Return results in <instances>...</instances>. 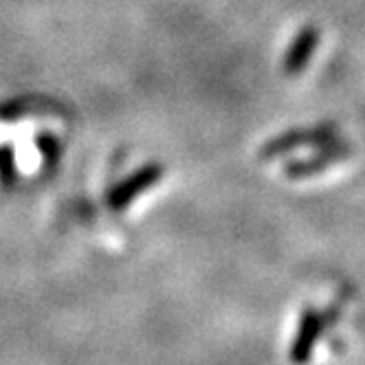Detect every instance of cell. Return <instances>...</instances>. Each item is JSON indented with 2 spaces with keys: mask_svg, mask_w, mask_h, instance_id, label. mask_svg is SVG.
I'll return each instance as SVG.
<instances>
[{
  "mask_svg": "<svg viewBox=\"0 0 365 365\" xmlns=\"http://www.w3.org/2000/svg\"><path fill=\"white\" fill-rule=\"evenodd\" d=\"M168 180V168L156 161L128 165L106 180L101 200L110 214H135L145 200L154 198L161 187H165Z\"/></svg>",
  "mask_w": 365,
  "mask_h": 365,
  "instance_id": "2",
  "label": "cell"
},
{
  "mask_svg": "<svg viewBox=\"0 0 365 365\" xmlns=\"http://www.w3.org/2000/svg\"><path fill=\"white\" fill-rule=\"evenodd\" d=\"M326 48V34L317 24H302L297 27L289 40H286L282 56H279V68L284 77L289 80H304L312 73L322 60V53Z\"/></svg>",
  "mask_w": 365,
  "mask_h": 365,
  "instance_id": "3",
  "label": "cell"
},
{
  "mask_svg": "<svg viewBox=\"0 0 365 365\" xmlns=\"http://www.w3.org/2000/svg\"><path fill=\"white\" fill-rule=\"evenodd\" d=\"M359 161L356 145L334 121L293 125L269 137L257 150V165L291 187L332 185Z\"/></svg>",
  "mask_w": 365,
  "mask_h": 365,
  "instance_id": "1",
  "label": "cell"
}]
</instances>
